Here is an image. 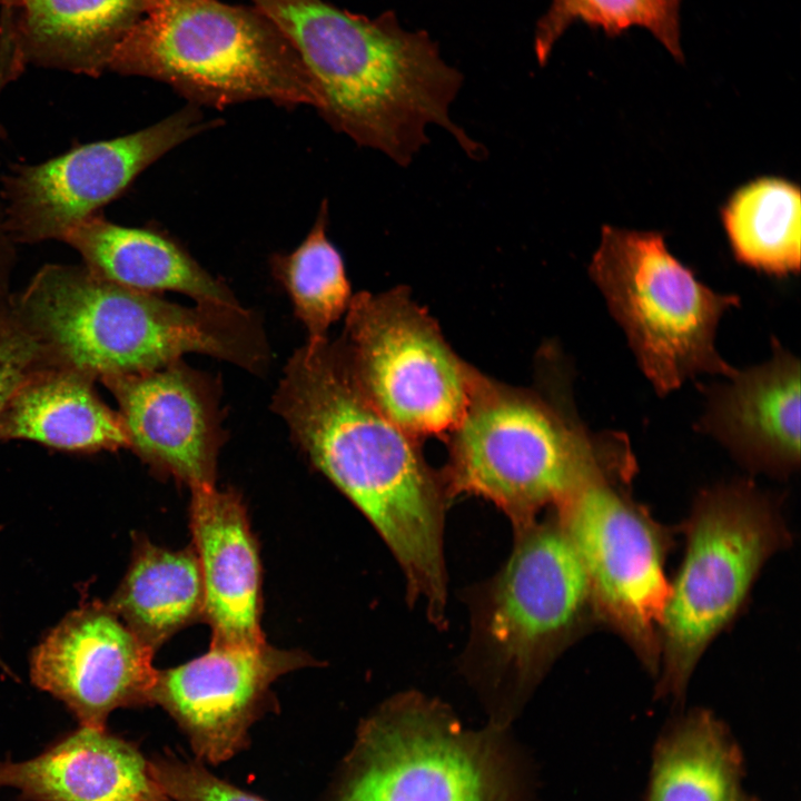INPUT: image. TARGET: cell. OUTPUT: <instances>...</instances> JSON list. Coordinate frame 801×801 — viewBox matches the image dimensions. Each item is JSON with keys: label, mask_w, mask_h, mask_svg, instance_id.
Returning <instances> with one entry per match:
<instances>
[{"label": "cell", "mask_w": 801, "mask_h": 801, "mask_svg": "<svg viewBox=\"0 0 801 801\" xmlns=\"http://www.w3.org/2000/svg\"><path fill=\"white\" fill-rule=\"evenodd\" d=\"M3 1L13 47L6 81L24 65L100 76L145 7V0Z\"/></svg>", "instance_id": "19"}, {"label": "cell", "mask_w": 801, "mask_h": 801, "mask_svg": "<svg viewBox=\"0 0 801 801\" xmlns=\"http://www.w3.org/2000/svg\"><path fill=\"white\" fill-rule=\"evenodd\" d=\"M189 512L204 589L202 616L211 627V644L265 642L259 554L239 495L216 486L194 488Z\"/></svg>", "instance_id": "17"}, {"label": "cell", "mask_w": 801, "mask_h": 801, "mask_svg": "<svg viewBox=\"0 0 801 801\" xmlns=\"http://www.w3.org/2000/svg\"><path fill=\"white\" fill-rule=\"evenodd\" d=\"M497 734L463 729L419 694L397 696L359 729L333 801H511Z\"/></svg>", "instance_id": "9"}, {"label": "cell", "mask_w": 801, "mask_h": 801, "mask_svg": "<svg viewBox=\"0 0 801 801\" xmlns=\"http://www.w3.org/2000/svg\"><path fill=\"white\" fill-rule=\"evenodd\" d=\"M61 241L93 274L119 285L152 294L177 291L196 304L240 305L224 281L161 233L121 226L95 214L70 228Z\"/></svg>", "instance_id": "20"}, {"label": "cell", "mask_w": 801, "mask_h": 801, "mask_svg": "<svg viewBox=\"0 0 801 801\" xmlns=\"http://www.w3.org/2000/svg\"><path fill=\"white\" fill-rule=\"evenodd\" d=\"M596 620L589 580L558 523L517 531L514 550L484 589L472 637L496 692L521 696L571 641Z\"/></svg>", "instance_id": "8"}, {"label": "cell", "mask_w": 801, "mask_h": 801, "mask_svg": "<svg viewBox=\"0 0 801 801\" xmlns=\"http://www.w3.org/2000/svg\"><path fill=\"white\" fill-rule=\"evenodd\" d=\"M342 340L362 389L394 424L415 438L458 426L482 375L456 356L408 287L353 295Z\"/></svg>", "instance_id": "10"}, {"label": "cell", "mask_w": 801, "mask_h": 801, "mask_svg": "<svg viewBox=\"0 0 801 801\" xmlns=\"http://www.w3.org/2000/svg\"><path fill=\"white\" fill-rule=\"evenodd\" d=\"M328 217L325 199L303 241L290 253L271 258L273 274L289 296L308 340L326 338L353 296L343 257L327 236Z\"/></svg>", "instance_id": "25"}, {"label": "cell", "mask_w": 801, "mask_h": 801, "mask_svg": "<svg viewBox=\"0 0 801 801\" xmlns=\"http://www.w3.org/2000/svg\"><path fill=\"white\" fill-rule=\"evenodd\" d=\"M108 70L165 82L197 107L222 109L251 100L319 106L296 50L255 6L145 0Z\"/></svg>", "instance_id": "5"}, {"label": "cell", "mask_w": 801, "mask_h": 801, "mask_svg": "<svg viewBox=\"0 0 801 801\" xmlns=\"http://www.w3.org/2000/svg\"><path fill=\"white\" fill-rule=\"evenodd\" d=\"M220 123L188 103L138 131L81 145L40 164L13 165L0 189L7 234L14 244L61 240L159 158Z\"/></svg>", "instance_id": "12"}, {"label": "cell", "mask_w": 801, "mask_h": 801, "mask_svg": "<svg viewBox=\"0 0 801 801\" xmlns=\"http://www.w3.org/2000/svg\"><path fill=\"white\" fill-rule=\"evenodd\" d=\"M55 365L17 314L12 296L0 293V418L18 389L42 368Z\"/></svg>", "instance_id": "27"}, {"label": "cell", "mask_w": 801, "mask_h": 801, "mask_svg": "<svg viewBox=\"0 0 801 801\" xmlns=\"http://www.w3.org/2000/svg\"><path fill=\"white\" fill-rule=\"evenodd\" d=\"M92 380L57 365L42 368L9 402L0 418V438L72 452L129 447L119 414L98 397Z\"/></svg>", "instance_id": "21"}, {"label": "cell", "mask_w": 801, "mask_h": 801, "mask_svg": "<svg viewBox=\"0 0 801 801\" xmlns=\"http://www.w3.org/2000/svg\"><path fill=\"white\" fill-rule=\"evenodd\" d=\"M589 274L660 395L696 375L734 372L716 350L715 333L740 298L699 281L669 253L663 234L603 226Z\"/></svg>", "instance_id": "7"}, {"label": "cell", "mask_w": 801, "mask_h": 801, "mask_svg": "<svg viewBox=\"0 0 801 801\" xmlns=\"http://www.w3.org/2000/svg\"><path fill=\"white\" fill-rule=\"evenodd\" d=\"M294 442L369 520L400 564L411 599L445 622L444 479L414 436L362 389L343 340H307L285 366L273 398Z\"/></svg>", "instance_id": "1"}, {"label": "cell", "mask_w": 801, "mask_h": 801, "mask_svg": "<svg viewBox=\"0 0 801 801\" xmlns=\"http://www.w3.org/2000/svg\"><path fill=\"white\" fill-rule=\"evenodd\" d=\"M683 532L685 551L660 630L657 694L674 701L744 605L765 562L789 543L774 498L748 478L700 492Z\"/></svg>", "instance_id": "6"}, {"label": "cell", "mask_w": 801, "mask_h": 801, "mask_svg": "<svg viewBox=\"0 0 801 801\" xmlns=\"http://www.w3.org/2000/svg\"><path fill=\"white\" fill-rule=\"evenodd\" d=\"M308 663L303 653L266 642L210 644L199 657L156 671L149 703L161 705L177 721L198 756L219 763L246 745L273 682Z\"/></svg>", "instance_id": "13"}, {"label": "cell", "mask_w": 801, "mask_h": 801, "mask_svg": "<svg viewBox=\"0 0 801 801\" xmlns=\"http://www.w3.org/2000/svg\"><path fill=\"white\" fill-rule=\"evenodd\" d=\"M116 397L129 447L159 476L190 487L216 483L225 434L218 389L181 359L102 380Z\"/></svg>", "instance_id": "14"}, {"label": "cell", "mask_w": 801, "mask_h": 801, "mask_svg": "<svg viewBox=\"0 0 801 801\" xmlns=\"http://www.w3.org/2000/svg\"><path fill=\"white\" fill-rule=\"evenodd\" d=\"M12 303L52 364L91 379L155 370L188 353L254 373L269 358L258 319L241 305L175 304L83 264H46Z\"/></svg>", "instance_id": "3"}, {"label": "cell", "mask_w": 801, "mask_h": 801, "mask_svg": "<svg viewBox=\"0 0 801 801\" xmlns=\"http://www.w3.org/2000/svg\"><path fill=\"white\" fill-rule=\"evenodd\" d=\"M703 386L701 429L743 467L784 478L800 465V362L772 338V356Z\"/></svg>", "instance_id": "16"}, {"label": "cell", "mask_w": 801, "mask_h": 801, "mask_svg": "<svg viewBox=\"0 0 801 801\" xmlns=\"http://www.w3.org/2000/svg\"><path fill=\"white\" fill-rule=\"evenodd\" d=\"M631 482H591L556 510L585 570L594 613L625 641L653 674L670 582L668 527L629 493Z\"/></svg>", "instance_id": "11"}, {"label": "cell", "mask_w": 801, "mask_h": 801, "mask_svg": "<svg viewBox=\"0 0 801 801\" xmlns=\"http://www.w3.org/2000/svg\"><path fill=\"white\" fill-rule=\"evenodd\" d=\"M161 789L177 801H264L211 774L202 765L164 756L150 761Z\"/></svg>", "instance_id": "28"}, {"label": "cell", "mask_w": 801, "mask_h": 801, "mask_svg": "<svg viewBox=\"0 0 801 801\" xmlns=\"http://www.w3.org/2000/svg\"><path fill=\"white\" fill-rule=\"evenodd\" d=\"M680 8L681 0H551L535 30L537 60L545 63L564 32L575 22H583L612 38L633 27L643 28L683 62Z\"/></svg>", "instance_id": "26"}, {"label": "cell", "mask_w": 801, "mask_h": 801, "mask_svg": "<svg viewBox=\"0 0 801 801\" xmlns=\"http://www.w3.org/2000/svg\"><path fill=\"white\" fill-rule=\"evenodd\" d=\"M108 606L152 652L202 616L204 589L194 550L170 551L139 538Z\"/></svg>", "instance_id": "23"}, {"label": "cell", "mask_w": 801, "mask_h": 801, "mask_svg": "<svg viewBox=\"0 0 801 801\" xmlns=\"http://www.w3.org/2000/svg\"><path fill=\"white\" fill-rule=\"evenodd\" d=\"M289 40L316 88L325 121L357 145L407 166L447 130L471 157L483 154L449 117L461 73L424 31L403 29L394 12L352 13L325 0H251Z\"/></svg>", "instance_id": "2"}, {"label": "cell", "mask_w": 801, "mask_h": 801, "mask_svg": "<svg viewBox=\"0 0 801 801\" xmlns=\"http://www.w3.org/2000/svg\"><path fill=\"white\" fill-rule=\"evenodd\" d=\"M152 651L100 602L72 611L36 647L32 682L58 698L81 726L105 730L111 711L149 703Z\"/></svg>", "instance_id": "15"}, {"label": "cell", "mask_w": 801, "mask_h": 801, "mask_svg": "<svg viewBox=\"0 0 801 801\" xmlns=\"http://www.w3.org/2000/svg\"><path fill=\"white\" fill-rule=\"evenodd\" d=\"M27 801H169L130 742L81 726L27 761L0 762V788Z\"/></svg>", "instance_id": "18"}, {"label": "cell", "mask_w": 801, "mask_h": 801, "mask_svg": "<svg viewBox=\"0 0 801 801\" xmlns=\"http://www.w3.org/2000/svg\"><path fill=\"white\" fill-rule=\"evenodd\" d=\"M0 665H1V661H0Z\"/></svg>", "instance_id": "30"}, {"label": "cell", "mask_w": 801, "mask_h": 801, "mask_svg": "<svg viewBox=\"0 0 801 801\" xmlns=\"http://www.w3.org/2000/svg\"><path fill=\"white\" fill-rule=\"evenodd\" d=\"M743 753L712 712L672 721L652 751L645 801H759L744 788Z\"/></svg>", "instance_id": "22"}, {"label": "cell", "mask_w": 801, "mask_h": 801, "mask_svg": "<svg viewBox=\"0 0 801 801\" xmlns=\"http://www.w3.org/2000/svg\"><path fill=\"white\" fill-rule=\"evenodd\" d=\"M735 259L779 277L798 274L801 260L800 188L763 177L739 188L721 209Z\"/></svg>", "instance_id": "24"}, {"label": "cell", "mask_w": 801, "mask_h": 801, "mask_svg": "<svg viewBox=\"0 0 801 801\" xmlns=\"http://www.w3.org/2000/svg\"><path fill=\"white\" fill-rule=\"evenodd\" d=\"M14 245L4 229L0 201V293L7 291L8 279L16 259Z\"/></svg>", "instance_id": "29"}, {"label": "cell", "mask_w": 801, "mask_h": 801, "mask_svg": "<svg viewBox=\"0 0 801 801\" xmlns=\"http://www.w3.org/2000/svg\"><path fill=\"white\" fill-rule=\"evenodd\" d=\"M447 495L493 502L516 531L599 479L632 482L636 463L622 434H594L551 403L481 376L449 435Z\"/></svg>", "instance_id": "4"}]
</instances>
